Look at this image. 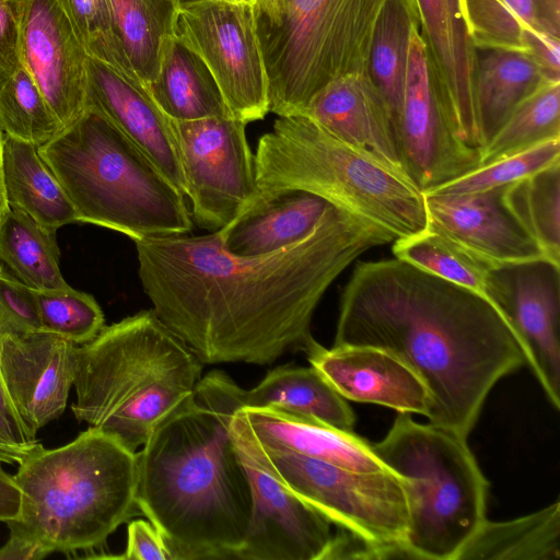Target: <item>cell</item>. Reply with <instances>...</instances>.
I'll return each mask as SVG.
<instances>
[{
    "mask_svg": "<svg viewBox=\"0 0 560 560\" xmlns=\"http://www.w3.org/2000/svg\"><path fill=\"white\" fill-rule=\"evenodd\" d=\"M384 230L328 205L303 240L237 256L219 231L135 242L141 287L153 312L203 364H269L316 339L314 312L362 254L394 242Z\"/></svg>",
    "mask_w": 560,
    "mask_h": 560,
    "instance_id": "cell-1",
    "label": "cell"
},
{
    "mask_svg": "<svg viewBox=\"0 0 560 560\" xmlns=\"http://www.w3.org/2000/svg\"><path fill=\"white\" fill-rule=\"evenodd\" d=\"M334 346L395 354L424 383L430 423L464 439L493 386L526 364L517 336L488 298L396 257L355 264Z\"/></svg>",
    "mask_w": 560,
    "mask_h": 560,
    "instance_id": "cell-2",
    "label": "cell"
},
{
    "mask_svg": "<svg viewBox=\"0 0 560 560\" xmlns=\"http://www.w3.org/2000/svg\"><path fill=\"white\" fill-rule=\"evenodd\" d=\"M244 389L225 372L201 376L137 455V506L172 560L235 559L253 512L252 486L232 432Z\"/></svg>",
    "mask_w": 560,
    "mask_h": 560,
    "instance_id": "cell-3",
    "label": "cell"
},
{
    "mask_svg": "<svg viewBox=\"0 0 560 560\" xmlns=\"http://www.w3.org/2000/svg\"><path fill=\"white\" fill-rule=\"evenodd\" d=\"M202 366L153 310L140 311L75 347L71 410L137 452L192 395Z\"/></svg>",
    "mask_w": 560,
    "mask_h": 560,
    "instance_id": "cell-4",
    "label": "cell"
},
{
    "mask_svg": "<svg viewBox=\"0 0 560 560\" xmlns=\"http://www.w3.org/2000/svg\"><path fill=\"white\" fill-rule=\"evenodd\" d=\"M18 464L21 512L8 527L51 552L104 545L138 509L136 452L97 428L56 448L39 443Z\"/></svg>",
    "mask_w": 560,
    "mask_h": 560,
    "instance_id": "cell-5",
    "label": "cell"
},
{
    "mask_svg": "<svg viewBox=\"0 0 560 560\" xmlns=\"http://www.w3.org/2000/svg\"><path fill=\"white\" fill-rule=\"evenodd\" d=\"M77 212L78 222L133 242L190 233L185 197L108 118L92 107L37 148Z\"/></svg>",
    "mask_w": 560,
    "mask_h": 560,
    "instance_id": "cell-6",
    "label": "cell"
},
{
    "mask_svg": "<svg viewBox=\"0 0 560 560\" xmlns=\"http://www.w3.org/2000/svg\"><path fill=\"white\" fill-rule=\"evenodd\" d=\"M254 158L261 192H311L378 226L395 241L428 228L424 195L410 177L306 115L278 117L259 138Z\"/></svg>",
    "mask_w": 560,
    "mask_h": 560,
    "instance_id": "cell-7",
    "label": "cell"
},
{
    "mask_svg": "<svg viewBox=\"0 0 560 560\" xmlns=\"http://www.w3.org/2000/svg\"><path fill=\"white\" fill-rule=\"evenodd\" d=\"M371 448L406 480L409 559L457 560L487 520L489 482L467 439L399 412Z\"/></svg>",
    "mask_w": 560,
    "mask_h": 560,
    "instance_id": "cell-8",
    "label": "cell"
},
{
    "mask_svg": "<svg viewBox=\"0 0 560 560\" xmlns=\"http://www.w3.org/2000/svg\"><path fill=\"white\" fill-rule=\"evenodd\" d=\"M386 0H255L269 112L299 115L330 81L366 72L372 32Z\"/></svg>",
    "mask_w": 560,
    "mask_h": 560,
    "instance_id": "cell-9",
    "label": "cell"
},
{
    "mask_svg": "<svg viewBox=\"0 0 560 560\" xmlns=\"http://www.w3.org/2000/svg\"><path fill=\"white\" fill-rule=\"evenodd\" d=\"M232 434L290 492L331 524L377 550V559H409L406 480L393 470L347 469L301 454L259 446Z\"/></svg>",
    "mask_w": 560,
    "mask_h": 560,
    "instance_id": "cell-10",
    "label": "cell"
},
{
    "mask_svg": "<svg viewBox=\"0 0 560 560\" xmlns=\"http://www.w3.org/2000/svg\"><path fill=\"white\" fill-rule=\"evenodd\" d=\"M244 121L232 116L173 121L191 219L220 231L261 198Z\"/></svg>",
    "mask_w": 560,
    "mask_h": 560,
    "instance_id": "cell-11",
    "label": "cell"
},
{
    "mask_svg": "<svg viewBox=\"0 0 560 560\" xmlns=\"http://www.w3.org/2000/svg\"><path fill=\"white\" fill-rule=\"evenodd\" d=\"M172 35L205 61L234 118L248 124L269 113L252 3L202 0L179 5Z\"/></svg>",
    "mask_w": 560,
    "mask_h": 560,
    "instance_id": "cell-12",
    "label": "cell"
},
{
    "mask_svg": "<svg viewBox=\"0 0 560 560\" xmlns=\"http://www.w3.org/2000/svg\"><path fill=\"white\" fill-rule=\"evenodd\" d=\"M398 137L406 172L422 192L479 166L480 151L457 136L447 115L419 26L410 40Z\"/></svg>",
    "mask_w": 560,
    "mask_h": 560,
    "instance_id": "cell-13",
    "label": "cell"
},
{
    "mask_svg": "<svg viewBox=\"0 0 560 560\" xmlns=\"http://www.w3.org/2000/svg\"><path fill=\"white\" fill-rule=\"evenodd\" d=\"M486 296L505 317L526 365L551 406L560 408V265L537 259L494 266Z\"/></svg>",
    "mask_w": 560,
    "mask_h": 560,
    "instance_id": "cell-14",
    "label": "cell"
},
{
    "mask_svg": "<svg viewBox=\"0 0 560 560\" xmlns=\"http://www.w3.org/2000/svg\"><path fill=\"white\" fill-rule=\"evenodd\" d=\"M233 439L253 494L249 527L235 559L329 560L336 536L331 523L290 492Z\"/></svg>",
    "mask_w": 560,
    "mask_h": 560,
    "instance_id": "cell-15",
    "label": "cell"
},
{
    "mask_svg": "<svg viewBox=\"0 0 560 560\" xmlns=\"http://www.w3.org/2000/svg\"><path fill=\"white\" fill-rule=\"evenodd\" d=\"M22 65L66 128L86 109L88 54L57 0H21Z\"/></svg>",
    "mask_w": 560,
    "mask_h": 560,
    "instance_id": "cell-16",
    "label": "cell"
},
{
    "mask_svg": "<svg viewBox=\"0 0 560 560\" xmlns=\"http://www.w3.org/2000/svg\"><path fill=\"white\" fill-rule=\"evenodd\" d=\"M75 347L45 330L0 336V378L34 439L66 409L74 382Z\"/></svg>",
    "mask_w": 560,
    "mask_h": 560,
    "instance_id": "cell-17",
    "label": "cell"
},
{
    "mask_svg": "<svg viewBox=\"0 0 560 560\" xmlns=\"http://www.w3.org/2000/svg\"><path fill=\"white\" fill-rule=\"evenodd\" d=\"M505 188L465 195H424L428 228L492 266L548 259L506 206Z\"/></svg>",
    "mask_w": 560,
    "mask_h": 560,
    "instance_id": "cell-18",
    "label": "cell"
},
{
    "mask_svg": "<svg viewBox=\"0 0 560 560\" xmlns=\"http://www.w3.org/2000/svg\"><path fill=\"white\" fill-rule=\"evenodd\" d=\"M108 118L186 197L173 120L147 88L127 73L91 57L86 61V107Z\"/></svg>",
    "mask_w": 560,
    "mask_h": 560,
    "instance_id": "cell-19",
    "label": "cell"
},
{
    "mask_svg": "<svg viewBox=\"0 0 560 560\" xmlns=\"http://www.w3.org/2000/svg\"><path fill=\"white\" fill-rule=\"evenodd\" d=\"M419 33L447 115L457 136L481 151L475 80L478 50L464 23L458 0H415Z\"/></svg>",
    "mask_w": 560,
    "mask_h": 560,
    "instance_id": "cell-20",
    "label": "cell"
},
{
    "mask_svg": "<svg viewBox=\"0 0 560 560\" xmlns=\"http://www.w3.org/2000/svg\"><path fill=\"white\" fill-rule=\"evenodd\" d=\"M305 354L345 399L427 417L429 393L424 383L395 354L370 346L326 349L317 341Z\"/></svg>",
    "mask_w": 560,
    "mask_h": 560,
    "instance_id": "cell-21",
    "label": "cell"
},
{
    "mask_svg": "<svg viewBox=\"0 0 560 560\" xmlns=\"http://www.w3.org/2000/svg\"><path fill=\"white\" fill-rule=\"evenodd\" d=\"M302 115L408 176L390 109L366 72L348 73L330 81Z\"/></svg>",
    "mask_w": 560,
    "mask_h": 560,
    "instance_id": "cell-22",
    "label": "cell"
},
{
    "mask_svg": "<svg viewBox=\"0 0 560 560\" xmlns=\"http://www.w3.org/2000/svg\"><path fill=\"white\" fill-rule=\"evenodd\" d=\"M231 429L259 446L287 451L347 469L375 472L388 470L371 443L316 420L269 408H240Z\"/></svg>",
    "mask_w": 560,
    "mask_h": 560,
    "instance_id": "cell-23",
    "label": "cell"
},
{
    "mask_svg": "<svg viewBox=\"0 0 560 560\" xmlns=\"http://www.w3.org/2000/svg\"><path fill=\"white\" fill-rule=\"evenodd\" d=\"M261 194L257 203L219 231L224 247L234 255L269 254L303 240L316 228L329 205L303 190Z\"/></svg>",
    "mask_w": 560,
    "mask_h": 560,
    "instance_id": "cell-24",
    "label": "cell"
},
{
    "mask_svg": "<svg viewBox=\"0 0 560 560\" xmlns=\"http://www.w3.org/2000/svg\"><path fill=\"white\" fill-rule=\"evenodd\" d=\"M147 90L173 121L232 116L205 61L173 35L164 42L158 74Z\"/></svg>",
    "mask_w": 560,
    "mask_h": 560,
    "instance_id": "cell-25",
    "label": "cell"
},
{
    "mask_svg": "<svg viewBox=\"0 0 560 560\" xmlns=\"http://www.w3.org/2000/svg\"><path fill=\"white\" fill-rule=\"evenodd\" d=\"M244 407L269 408L353 432L355 416L346 399L312 365L279 366L249 390Z\"/></svg>",
    "mask_w": 560,
    "mask_h": 560,
    "instance_id": "cell-26",
    "label": "cell"
},
{
    "mask_svg": "<svg viewBox=\"0 0 560 560\" xmlns=\"http://www.w3.org/2000/svg\"><path fill=\"white\" fill-rule=\"evenodd\" d=\"M481 56L475 80V100L481 149L499 131L513 110L550 78L528 55L491 49Z\"/></svg>",
    "mask_w": 560,
    "mask_h": 560,
    "instance_id": "cell-27",
    "label": "cell"
},
{
    "mask_svg": "<svg viewBox=\"0 0 560 560\" xmlns=\"http://www.w3.org/2000/svg\"><path fill=\"white\" fill-rule=\"evenodd\" d=\"M3 180L10 208L56 232L78 222L77 212L35 145L3 135Z\"/></svg>",
    "mask_w": 560,
    "mask_h": 560,
    "instance_id": "cell-28",
    "label": "cell"
},
{
    "mask_svg": "<svg viewBox=\"0 0 560 560\" xmlns=\"http://www.w3.org/2000/svg\"><path fill=\"white\" fill-rule=\"evenodd\" d=\"M560 502L505 521L486 520L457 560H559Z\"/></svg>",
    "mask_w": 560,
    "mask_h": 560,
    "instance_id": "cell-29",
    "label": "cell"
},
{
    "mask_svg": "<svg viewBox=\"0 0 560 560\" xmlns=\"http://www.w3.org/2000/svg\"><path fill=\"white\" fill-rule=\"evenodd\" d=\"M416 26H419V20L415 0H386L370 40L366 73L385 98L397 133L410 40Z\"/></svg>",
    "mask_w": 560,
    "mask_h": 560,
    "instance_id": "cell-30",
    "label": "cell"
},
{
    "mask_svg": "<svg viewBox=\"0 0 560 560\" xmlns=\"http://www.w3.org/2000/svg\"><path fill=\"white\" fill-rule=\"evenodd\" d=\"M59 258L56 232L20 210H8L0 223V264L11 275L34 290L68 289Z\"/></svg>",
    "mask_w": 560,
    "mask_h": 560,
    "instance_id": "cell-31",
    "label": "cell"
},
{
    "mask_svg": "<svg viewBox=\"0 0 560 560\" xmlns=\"http://www.w3.org/2000/svg\"><path fill=\"white\" fill-rule=\"evenodd\" d=\"M115 34L136 78L156 77L165 39L173 34L174 0H108Z\"/></svg>",
    "mask_w": 560,
    "mask_h": 560,
    "instance_id": "cell-32",
    "label": "cell"
},
{
    "mask_svg": "<svg viewBox=\"0 0 560 560\" xmlns=\"http://www.w3.org/2000/svg\"><path fill=\"white\" fill-rule=\"evenodd\" d=\"M504 200L548 259L560 265V162L508 185Z\"/></svg>",
    "mask_w": 560,
    "mask_h": 560,
    "instance_id": "cell-33",
    "label": "cell"
},
{
    "mask_svg": "<svg viewBox=\"0 0 560 560\" xmlns=\"http://www.w3.org/2000/svg\"><path fill=\"white\" fill-rule=\"evenodd\" d=\"M555 138H560V80H548L513 110L481 149L479 166Z\"/></svg>",
    "mask_w": 560,
    "mask_h": 560,
    "instance_id": "cell-34",
    "label": "cell"
},
{
    "mask_svg": "<svg viewBox=\"0 0 560 560\" xmlns=\"http://www.w3.org/2000/svg\"><path fill=\"white\" fill-rule=\"evenodd\" d=\"M393 254L396 258L485 296L488 275L494 267L429 228L416 235L394 241Z\"/></svg>",
    "mask_w": 560,
    "mask_h": 560,
    "instance_id": "cell-35",
    "label": "cell"
},
{
    "mask_svg": "<svg viewBox=\"0 0 560 560\" xmlns=\"http://www.w3.org/2000/svg\"><path fill=\"white\" fill-rule=\"evenodd\" d=\"M63 128L22 63L0 80V129L3 135L39 148Z\"/></svg>",
    "mask_w": 560,
    "mask_h": 560,
    "instance_id": "cell-36",
    "label": "cell"
},
{
    "mask_svg": "<svg viewBox=\"0 0 560 560\" xmlns=\"http://www.w3.org/2000/svg\"><path fill=\"white\" fill-rule=\"evenodd\" d=\"M458 3L477 50L524 52L525 36L536 27L533 0H458Z\"/></svg>",
    "mask_w": 560,
    "mask_h": 560,
    "instance_id": "cell-37",
    "label": "cell"
},
{
    "mask_svg": "<svg viewBox=\"0 0 560 560\" xmlns=\"http://www.w3.org/2000/svg\"><path fill=\"white\" fill-rule=\"evenodd\" d=\"M560 162V138L549 139L521 152L503 156L423 195H465L508 186Z\"/></svg>",
    "mask_w": 560,
    "mask_h": 560,
    "instance_id": "cell-38",
    "label": "cell"
},
{
    "mask_svg": "<svg viewBox=\"0 0 560 560\" xmlns=\"http://www.w3.org/2000/svg\"><path fill=\"white\" fill-rule=\"evenodd\" d=\"M34 292L42 330L80 346L94 339L105 327L104 313L89 293L71 287Z\"/></svg>",
    "mask_w": 560,
    "mask_h": 560,
    "instance_id": "cell-39",
    "label": "cell"
},
{
    "mask_svg": "<svg viewBox=\"0 0 560 560\" xmlns=\"http://www.w3.org/2000/svg\"><path fill=\"white\" fill-rule=\"evenodd\" d=\"M57 2L89 57L137 79L117 40L108 0H57Z\"/></svg>",
    "mask_w": 560,
    "mask_h": 560,
    "instance_id": "cell-40",
    "label": "cell"
},
{
    "mask_svg": "<svg viewBox=\"0 0 560 560\" xmlns=\"http://www.w3.org/2000/svg\"><path fill=\"white\" fill-rule=\"evenodd\" d=\"M42 330L34 289L0 264V336Z\"/></svg>",
    "mask_w": 560,
    "mask_h": 560,
    "instance_id": "cell-41",
    "label": "cell"
},
{
    "mask_svg": "<svg viewBox=\"0 0 560 560\" xmlns=\"http://www.w3.org/2000/svg\"><path fill=\"white\" fill-rule=\"evenodd\" d=\"M22 1L0 0V80L22 63Z\"/></svg>",
    "mask_w": 560,
    "mask_h": 560,
    "instance_id": "cell-42",
    "label": "cell"
},
{
    "mask_svg": "<svg viewBox=\"0 0 560 560\" xmlns=\"http://www.w3.org/2000/svg\"><path fill=\"white\" fill-rule=\"evenodd\" d=\"M127 547L120 559L172 560L171 552L159 533L150 523L136 520L128 525Z\"/></svg>",
    "mask_w": 560,
    "mask_h": 560,
    "instance_id": "cell-43",
    "label": "cell"
},
{
    "mask_svg": "<svg viewBox=\"0 0 560 560\" xmlns=\"http://www.w3.org/2000/svg\"><path fill=\"white\" fill-rule=\"evenodd\" d=\"M524 54L537 62L552 79H560V39L536 27L524 39Z\"/></svg>",
    "mask_w": 560,
    "mask_h": 560,
    "instance_id": "cell-44",
    "label": "cell"
},
{
    "mask_svg": "<svg viewBox=\"0 0 560 560\" xmlns=\"http://www.w3.org/2000/svg\"><path fill=\"white\" fill-rule=\"evenodd\" d=\"M9 529L10 537L0 548V560H38L52 553L37 539L14 528Z\"/></svg>",
    "mask_w": 560,
    "mask_h": 560,
    "instance_id": "cell-45",
    "label": "cell"
},
{
    "mask_svg": "<svg viewBox=\"0 0 560 560\" xmlns=\"http://www.w3.org/2000/svg\"><path fill=\"white\" fill-rule=\"evenodd\" d=\"M0 422L7 433L21 446L31 451L39 442L34 439L12 406L0 378Z\"/></svg>",
    "mask_w": 560,
    "mask_h": 560,
    "instance_id": "cell-46",
    "label": "cell"
},
{
    "mask_svg": "<svg viewBox=\"0 0 560 560\" xmlns=\"http://www.w3.org/2000/svg\"><path fill=\"white\" fill-rule=\"evenodd\" d=\"M22 492L0 462V521L9 522L18 518L21 512Z\"/></svg>",
    "mask_w": 560,
    "mask_h": 560,
    "instance_id": "cell-47",
    "label": "cell"
},
{
    "mask_svg": "<svg viewBox=\"0 0 560 560\" xmlns=\"http://www.w3.org/2000/svg\"><path fill=\"white\" fill-rule=\"evenodd\" d=\"M534 21L538 30L560 35V0H533Z\"/></svg>",
    "mask_w": 560,
    "mask_h": 560,
    "instance_id": "cell-48",
    "label": "cell"
},
{
    "mask_svg": "<svg viewBox=\"0 0 560 560\" xmlns=\"http://www.w3.org/2000/svg\"><path fill=\"white\" fill-rule=\"evenodd\" d=\"M28 452L7 433L0 422V462L7 464L19 463Z\"/></svg>",
    "mask_w": 560,
    "mask_h": 560,
    "instance_id": "cell-49",
    "label": "cell"
},
{
    "mask_svg": "<svg viewBox=\"0 0 560 560\" xmlns=\"http://www.w3.org/2000/svg\"><path fill=\"white\" fill-rule=\"evenodd\" d=\"M9 209L3 180V132L0 129V223Z\"/></svg>",
    "mask_w": 560,
    "mask_h": 560,
    "instance_id": "cell-50",
    "label": "cell"
},
{
    "mask_svg": "<svg viewBox=\"0 0 560 560\" xmlns=\"http://www.w3.org/2000/svg\"><path fill=\"white\" fill-rule=\"evenodd\" d=\"M174 1L179 7V5H185V4H189V3H194V2H198V1H202V0H174Z\"/></svg>",
    "mask_w": 560,
    "mask_h": 560,
    "instance_id": "cell-51",
    "label": "cell"
},
{
    "mask_svg": "<svg viewBox=\"0 0 560 560\" xmlns=\"http://www.w3.org/2000/svg\"><path fill=\"white\" fill-rule=\"evenodd\" d=\"M231 2H244V3H253L255 0H226Z\"/></svg>",
    "mask_w": 560,
    "mask_h": 560,
    "instance_id": "cell-52",
    "label": "cell"
}]
</instances>
